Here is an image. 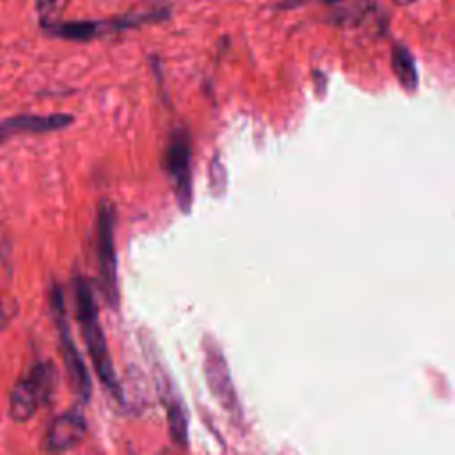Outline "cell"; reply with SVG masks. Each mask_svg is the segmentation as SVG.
Returning <instances> with one entry per match:
<instances>
[{
	"mask_svg": "<svg viewBox=\"0 0 455 455\" xmlns=\"http://www.w3.org/2000/svg\"><path fill=\"white\" fill-rule=\"evenodd\" d=\"M172 11L169 5H153L142 11H130L112 18L100 20H55L48 23H41V30L48 37L73 41V43H89L100 37H107L123 30L140 28L144 25L162 23L169 20Z\"/></svg>",
	"mask_w": 455,
	"mask_h": 455,
	"instance_id": "cell-1",
	"label": "cell"
},
{
	"mask_svg": "<svg viewBox=\"0 0 455 455\" xmlns=\"http://www.w3.org/2000/svg\"><path fill=\"white\" fill-rule=\"evenodd\" d=\"M75 304H76V320L80 323V331L94 364V370L103 382V386L110 391L116 400H123V386L119 384L114 364L108 355L107 338L100 323L98 306L94 300V293L89 283L84 277H75Z\"/></svg>",
	"mask_w": 455,
	"mask_h": 455,
	"instance_id": "cell-2",
	"label": "cell"
},
{
	"mask_svg": "<svg viewBox=\"0 0 455 455\" xmlns=\"http://www.w3.org/2000/svg\"><path fill=\"white\" fill-rule=\"evenodd\" d=\"M57 380L59 375L53 361L44 359L34 363L9 393V416L18 423L28 421L41 407L52 402Z\"/></svg>",
	"mask_w": 455,
	"mask_h": 455,
	"instance_id": "cell-3",
	"label": "cell"
},
{
	"mask_svg": "<svg viewBox=\"0 0 455 455\" xmlns=\"http://www.w3.org/2000/svg\"><path fill=\"white\" fill-rule=\"evenodd\" d=\"M50 306L53 311V320L57 325V332H59V345H60V352H62V361L68 371V377L71 380V386L75 389V393L87 402L91 398V391H92V384H91V375L87 371V366L73 341L71 331H69V323L66 318V307H64V300H62V291L59 286L52 288L50 293Z\"/></svg>",
	"mask_w": 455,
	"mask_h": 455,
	"instance_id": "cell-4",
	"label": "cell"
},
{
	"mask_svg": "<svg viewBox=\"0 0 455 455\" xmlns=\"http://www.w3.org/2000/svg\"><path fill=\"white\" fill-rule=\"evenodd\" d=\"M96 254L101 291L108 306H117V259L114 243V208L110 203L101 201L96 217Z\"/></svg>",
	"mask_w": 455,
	"mask_h": 455,
	"instance_id": "cell-5",
	"label": "cell"
},
{
	"mask_svg": "<svg viewBox=\"0 0 455 455\" xmlns=\"http://www.w3.org/2000/svg\"><path fill=\"white\" fill-rule=\"evenodd\" d=\"M190 140L187 132L178 130L171 135L165 153L164 167L172 181L174 194L183 212L190 210L192 204V169H190Z\"/></svg>",
	"mask_w": 455,
	"mask_h": 455,
	"instance_id": "cell-6",
	"label": "cell"
},
{
	"mask_svg": "<svg viewBox=\"0 0 455 455\" xmlns=\"http://www.w3.org/2000/svg\"><path fill=\"white\" fill-rule=\"evenodd\" d=\"M204 375L210 386V391L217 398V402L231 414H238V400L236 391L229 375V368L220 348L206 339L204 341Z\"/></svg>",
	"mask_w": 455,
	"mask_h": 455,
	"instance_id": "cell-7",
	"label": "cell"
},
{
	"mask_svg": "<svg viewBox=\"0 0 455 455\" xmlns=\"http://www.w3.org/2000/svg\"><path fill=\"white\" fill-rule=\"evenodd\" d=\"M75 121L69 114H18L0 121V144L16 135H37L68 128Z\"/></svg>",
	"mask_w": 455,
	"mask_h": 455,
	"instance_id": "cell-8",
	"label": "cell"
},
{
	"mask_svg": "<svg viewBox=\"0 0 455 455\" xmlns=\"http://www.w3.org/2000/svg\"><path fill=\"white\" fill-rule=\"evenodd\" d=\"M87 430L85 418L80 411H66L60 416L53 418L48 427L44 446L50 451H68L80 444Z\"/></svg>",
	"mask_w": 455,
	"mask_h": 455,
	"instance_id": "cell-9",
	"label": "cell"
},
{
	"mask_svg": "<svg viewBox=\"0 0 455 455\" xmlns=\"http://www.w3.org/2000/svg\"><path fill=\"white\" fill-rule=\"evenodd\" d=\"M162 396L167 407V423H169V434L172 441L178 446H187L188 439V419H187V409L174 389V386L169 382V379L164 375V384H160Z\"/></svg>",
	"mask_w": 455,
	"mask_h": 455,
	"instance_id": "cell-10",
	"label": "cell"
},
{
	"mask_svg": "<svg viewBox=\"0 0 455 455\" xmlns=\"http://www.w3.org/2000/svg\"><path fill=\"white\" fill-rule=\"evenodd\" d=\"M391 69H393L396 80L400 82V85L407 92H414L418 89L419 76H418L414 55L402 43H393V46H391Z\"/></svg>",
	"mask_w": 455,
	"mask_h": 455,
	"instance_id": "cell-11",
	"label": "cell"
},
{
	"mask_svg": "<svg viewBox=\"0 0 455 455\" xmlns=\"http://www.w3.org/2000/svg\"><path fill=\"white\" fill-rule=\"evenodd\" d=\"M69 0H36V12L41 23L60 20Z\"/></svg>",
	"mask_w": 455,
	"mask_h": 455,
	"instance_id": "cell-12",
	"label": "cell"
},
{
	"mask_svg": "<svg viewBox=\"0 0 455 455\" xmlns=\"http://www.w3.org/2000/svg\"><path fill=\"white\" fill-rule=\"evenodd\" d=\"M300 2H306V0H283V2H281V5H283V7L286 5V9H291V7H297ZM316 2H322V4L332 5V4H338V2H341V0H316ZM283 7H281V9H283Z\"/></svg>",
	"mask_w": 455,
	"mask_h": 455,
	"instance_id": "cell-13",
	"label": "cell"
}]
</instances>
